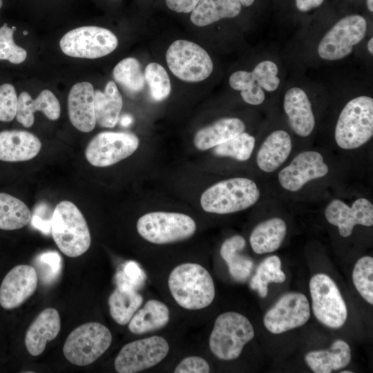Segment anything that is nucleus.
Wrapping results in <instances>:
<instances>
[{
  "label": "nucleus",
  "mask_w": 373,
  "mask_h": 373,
  "mask_svg": "<svg viewBox=\"0 0 373 373\" xmlns=\"http://www.w3.org/2000/svg\"><path fill=\"white\" fill-rule=\"evenodd\" d=\"M171 294L182 307L197 310L210 305L215 297V287L209 271L196 263L175 267L168 279Z\"/></svg>",
  "instance_id": "nucleus-1"
},
{
  "label": "nucleus",
  "mask_w": 373,
  "mask_h": 373,
  "mask_svg": "<svg viewBox=\"0 0 373 373\" xmlns=\"http://www.w3.org/2000/svg\"><path fill=\"white\" fill-rule=\"evenodd\" d=\"M51 233L58 249L66 256L76 258L86 253L91 243L86 219L75 204L61 201L51 218Z\"/></svg>",
  "instance_id": "nucleus-2"
},
{
  "label": "nucleus",
  "mask_w": 373,
  "mask_h": 373,
  "mask_svg": "<svg viewBox=\"0 0 373 373\" xmlns=\"http://www.w3.org/2000/svg\"><path fill=\"white\" fill-rule=\"evenodd\" d=\"M260 195V190L253 180L233 178L217 182L204 191L200 204L207 212L227 214L250 207L258 201Z\"/></svg>",
  "instance_id": "nucleus-3"
},
{
  "label": "nucleus",
  "mask_w": 373,
  "mask_h": 373,
  "mask_svg": "<svg viewBox=\"0 0 373 373\" xmlns=\"http://www.w3.org/2000/svg\"><path fill=\"white\" fill-rule=\"evenodd\" d=\"M373 135V99L359 96L341 111L335 128V140L343 149H357Z\"/></svg>",
  "instance_id": "nucleus-4"
},
{
  "label": "nucleus",
  "mask_w": 373,
  "mask_h": 373,
  "mask_svg": "<svg viewBox=\"0 0 373 373\" xmlns=\"http://www.w3.org/2000/svg\"><path fill=\"white\" fill-rule=\"evenodd\" d=\"M254 337V329L249 319L234 312L219 315L209 337L212 353L222 361H231L241 354L244 346Z\"/></svg>",
  "instance_id": "nucleus-5"
},
{
  "label": "nucleus",
  "mask_w": 373,
  "mask_h": 373,
  "mask_svg": "<svg viewBox=\"0 0 373 373\" xmlns=\"http://www.w3.org/2000/svg\"><path fill=\"white\" fill-rule=\"evenodd\" d=\"M112 334L105 325L97 322L82 324L67 337L63 352L71 363L84 366L93 363L110 347Z\"/></svg>",
  "instance_id": "nucleus-6"
},
{
  "label": "nucleus",
  "mask_w": 373,
  "mask_h": 373,
  "mask_svg": "<svg viewBox=\"0 0 373 373\" xmlns=\"http://www.w3.org/2000/svg\"><path fill=\"white\" fill-rule=\"evenodd\" d=\"M138 233L157 245L182 241L191 237L196 224L190 216L180 213L155 211L146 213L137 222Z\"/></svg>",
  "instance_id": "nucleus-7"
},
{
  "label": "nucleus",
  "mask_w": 373,
  "mask_h": 373,
  "mask_svg": "<svg viewBox=\"0 0 373 373\" xmlns=\"http://www.w3.org/2000/svg\"><path fill=\"white\" fill-rule=\"evenodd\" d=\"M166 59L172 73L186 82H202L213 69L207 52L197 44L187 40H176L169 47Z\"/></svg>",
  "instance_id": "nucleus-8"
},
{
  "label": "nucleus",
  "mask_w": 373,
  "mask_h": 373,
  "mask_svg": "<svg viewBox=\"0 0 373 373\" xmlns=\"http://www.w3.org/2000/svg\"><path fill=\"white\" fill-rule=\"evenodd\" d=\"M117 37L109 30L95 26H82L68 31L59 41L62 52L70 57L96 59L115 50Z\"/></svg>",
  "instance_id": "nucleus-9"
},
{
  "label": "nucleus",
  "mask_w": 373,
  "mask_h": 373,
  "mask_svg": "<svg viewBox=\"0 0 373 373\" xmlns=\"http://www.w3.org/2000/svg\"><path fill=\"white\" fill-rule=\"evenodd\" d=\"M309 291L317 320L331 328L342 327L347 320V309L334 280L325 274H317L309 281Z\"/></svg>",
  "instance_id": "nucleus-10"
},
{
  "label": "nucleus",
  "mask_w": 373,
  "mask_h": 373,
  "mask_svg": "<svg viewBox=\"0 0 373 373\" xmlns=\"http://www.w3.org/2000/svg\"><path fill=\"white\" fill-rule=\"evenodd\" d=\"M367 30L365 19L350 15L341 19L321 40L319 56L329 61L341 59L349 55L353 47L364 38Z\"/></svg>",
  "instance_id": "nucleus-11"
},
{
  "label": "nucleus",
  "mask_w": 373,
  "mask_h": 373,
  "mask_svg": "<svg viewBox=\"0 0 373 373\" xmlns=\"http://www.w3.org/2000/svg\"><path fill=\"white\" fill-rule=\"evenodd\" d=\"M169 345L162 336H153L126 344L115 358L119 373H135L150 368L168 354Z\"/></svg>",
  "instance_id": "nucleus-12"
},
{
  "label": "nucleus",
  "mask_w": 373,
  "mask_h": 373,
  "mask_svg": "<svg viewBox=\"0 0 373 373\" xmlns=\"http://www.w3.org/2000/svg\"><path fill=\"white\" fill-rule=\"evenodd\" d=\"M139 146L137 136L126 132H102L86 148L85 156L93 166L106 167L132 155Z\"/></svg>",
  "instance_id": "nucleus-13"
},
{
  "label": "nucleus",
  "mask_w": 373,
  "mask_h": 373,
  "mask_svg": "<svg viewBox=\"0 0 373 373\" xmlns=\"http://www.w3.org/2000/svg\"><path fill=\"white\" fill-rule=\"evenodd\" d=\"M310 317L307 297L298 292L284 294L265 314V327L273 334H281L305 325Z\"/></svg>",
  "instance_id": "nucleus-14"
},
{
  "label": "nucleus",
  "mask_w": 373,
  "mask_h": 373,
  "mask_svg": "<svg viewBox=\"0 0 373 373\" xmlns=\"http://www.w3.org/2000/svg\"><path fill=\"white\" fill-rule=\"evenodd\" d=\"M328 171V166L320 153L307 151L297 155L288 166L279 172L278 178L285 189L296 191L308 182L324 177Z\"/></svg>",
  "instance_id": "nucleus-15"
},
{
  "label": "nucleus",
  "mask_w": 373,
  "mask_h": 373,
  "mask_svg": "<svg viewBox=\"0 0 373 373\" xmlns=\"http://www.w3.org/2000/svg\"><path fill=\"white\" fill-rule=\"evenodd\" d=\"M327 220L338 227L343 237L350 236L355 225L373 224V204L366 198L356 200L352 207L338 199L332 200L325 211Z\"/></svg>",
  "instance_id": "nucleus-16"
},
{
  "label": "nucleus",
  "mask_w": 373,
  "mask_h": 373,
  "mask_svg": "<svg viewBox=\"0 0 373 373\" xmlns=\"http://www.w3.org/2000/svg\"><path fill=\"white\" fill-rule=\"evenodd\" d=\"M38 276L34 267L19 265L8 272L0 286V305L6 309L16 308L37 289Z\"/></svg>",
  "instance_id": "nucleus-17"
},
{
  "label": "nucleus",
  "mask_w": 373,
  "mask_h": 373,
  "mask_svg": "<svg viewBox=\"0 0 373 373\" xmlns=\"http://www.w3.org/2000/svg\"><path fill=\"white\" fill-rule=\"evenodd\" d=\"M68 117L72 124L79 131L88 133L96 125L95 114V90L87 82L75 84L68 97Z\"/></svg>",
  "instance_id": "nucleus-18"
},
{
  "label": "nucleus",
  "mask_w": 373,
  "mask_h": 373,
  "mask_svg": "<svg viewBox=\"0 0 373 373\" xmlns=\"http://www.w3.org/2000/svg\"><path fill=\"white\" fill-rule=\"evenodd\" d=\"M60 328V316L56 309L49 307L41 312L26 333L25 345L29 354L34 356L40 355L47 343L57 337Z\"/></svg>",
  "instance_id": "nucleus-19"
},
{
  "label": "nucleus",
  "mask_w": 373,
  "mask_h": 373,
  "mask_svg": "<svg viewBox=\"0 0 373 373\" xmlns=\"http://www.w3.org/2000/svg\"><path fill=\"white\" fill-rule=\"evenodd\" d=\"M41 143L34 134L21 130L0 132V160L22 162L35 157L40 151Z\"/></svg>",
  "instance_id": "nucleus-20"
},
{
  "label": "nucleus",
  "mask_w": 373,
  "mask_h": 373,
  "mask_svg": "<svg viewBox=\"0 0 373 373\" xmlns=\"http://www.w3.org/2000/svg\"><path fill=\"white\" fill-rule=\"evenodd\" d=\"M283 106L292 130L301 137L309 135L314 130L315 119L305 92L298 87L290 88L285 93Z\"/></svg>",
  "instance_id": "nucleus-21"
},
{
  "label": "nucleus",
  "mask_w": 373,
  "mask_h": 373,
  "mask_svg": "<svg viewBox=\"0 0 373 373\" xmlns=\"http://www.w3.org/2000/svg\"><path fill=\"white\" fill-rule=\"evenodd\" d=\"M42 112L50 120H57L60 116V104L54 93L49 90H42L33 99L27 92H22L17 101L16 118L18 122L26 128L34 124V113Z\"/></svg>",
  "instance_id": "nucleus-22"
},
{
  "label": "nucleus",
  "mask_w": 373,
  "mask_h": 373,
  "mask_svg": "<svg viewBox=\"0 0 373 373\" xmlns=\"http://www.w3.org/2000/svg\"><path fill=\"white\" fill-rule=\"evenodd\" d=\"M245 130V125L241 119L222 118L197 131L193 143L197 149L206 151L231 140Z\"/></svg>",
  "instance_id": "nucleus-23"
},
{
  "label": "nucleus",
  "mask_w": 373,
  "mask_h": 373,
  "mask_svg": "<svg viewBox=\"0 0 373 373\" xmlns=\"http://www.w3.org/2000/svg\"><path fill=\"white\" fill-rule=\"evenodd\" d=\"M291 147V137L286 131H274L266 138L258 152V167L267 173L274 171L287 159Z\"/></svg>",
  "instance_id": "nucleus-24"
},
{
  "label": "nucleus",
  "mask_w": 373,
  "mask_h": 373,
  "mask_svg": "<svg viewBox=\"0 0 373 373\" xmlns=\"http://www.w3.org/2000/svg\"><path fill=\"white\" fill-rule=\"evenodd\" d=\"M305 360L315 373H330L345 367L351 361V350L343 340H336L327 350L307 353Z\"/></svg>",
  "instance_id": "nucleus-25"
},
{
  "label": "nucleus",
  "mask_w": 373,
  "mask_h": 373,
  "mask_svg": "<svg viewBox=\"0 0 373 373\" xmlns=\"http://www.w3.org/2000/svg\"><path fill=\"white\" fill-rule=\"evenodd\" d=\"M286 233L285 222L281 218H273L254 228L249 242L253 251L258 254L271 253L280 247Z\"/></svg>",
  "instance_id": "nucleus-26"
},
{
  "label": "nucleus",
  "mask_w": 373,
  "mask_h": 373,
  "mask_svg": "<svg viewBox=\"0 0 373 373\" xmlns=\"http://www.w3.org/2000/svg\"><path fill=\"white\" fill-rule=\"evenodd\" d=\"M241 9L239 0H199L190 12V19L197 26H205L224 18L236 17Z\"/></svg>",
  "instance_id": "nucleus-27"
},
{
  "label": "nucleus",
  "mask_w": 373,
  "mask_h": 373,
  "mask_svg": "<svg viewBox=\"0 0 373 373\" xmlns=\"http://www.w3.org/2000/svg\"><path fill=\"white\" fill-rule=\"evenodd\" d=\"M122 97L113 81L106 85L104 91L95 90V114L96 123L104 128L114 127L119 119Z\"/></svg>",
  "instance_id": "nucleus-28"
},
{
  "label": "nucleus",
  "mask_w": 373,
  "mask_h": 373,
  "mask_svg": "<svg viewBox=\"0 0 373 373\" xmlns=\"http://www.w3.org/2000/svg\"><path fill=\"white\" fill-rule=\"evenodd\" d=\"M170 317L168 307L162 302L151 299L138 309L128 323V329L135 334H142L164 327Z\"/></svg>",
  "instance_id": "nucleus-29"
},
{
  "label": "nucleus",
  "mask_w": 373,
  "mask_h": 373,
  "mask_svg": "<svg viewBox=\"0 0 373 373\" xmlns=\"http://www.w3.org/2000/svg\"><path fill=\"white\" fill-rule=\"evenodd\" d=\"M245 245V239L236 235L225 240L220 250L221 257L227 264L229 274L238 282L246 281L254 267L251 258L240 254Z\"/></svg>",
  "instance_id": "nucleus-30"
},
{
  "label": "nucleus",
  "mask_w": 373,
  "mask_h": 373,
  "mask_svg": "<svg viewBox=\"0 0 373 373\" xmlns=\"http://www.w3.org/2000/svg\"><path fill=\"white\" fill-rule=\"evenodd\" d=\"M110 314L120 325L129 323L142 304L143 298L137 291L117 287L108 298Z\"/></svg>",
  "instance_id": "nucleus-31"
},
{
  "label": "nucleus",
  "mask_w": 373,
  "mask_h": 373,
  "mask_svg": "<svg viewBox=\"0 0 373 373\" xmlns=\"http://www.w3.org/2000/svg\"><path fill=\"white\" fill-rule=\"evenodd\" d=\"M32 215L21 200L6 193H0V229L16 230L28 225Z\"/></svg>",
  "instance_id": "nucleus-32"
},
{
  "label": "nucleus",
  "mask_w": 373,
  "mask_h": 373,
  "mask_svg": "<svg viewBox=\"0 0 373 373\" xmlns=\"http://www.w3.org/2000/svg\"><path fill=\"white\" fill-rule=\"evenodd\" d=\"M285 279L286 275L281 269L280 259L274 255L260 263L249 285L252 289L258 291L260 297L265 298L267 295L269 283H281Z\"/></svg>",
  "instance_id": "nucleus-33"
},
{
  "label": "nucleus",
  "mask_w": 373,
  "mask_h": 373,
  "mask_svg": "<svg viewBox=\"0 0 373 373\" xmlns=\"http://www.w3.org/2000/svg\"><path fill=\"white\" fill-rule=\"evenodd\" d=\"M113 77L132 93L140 92L144 87V74L140 63L134 57H127L120 61L113 69Z\"/></svg>",
  "instance_id": "nucleus-34"
},
{
  "label": "nucleus",
  "mask_w": 373,
  "mask_h": 373,
  "mask_svg": "<svg viewBox=\"0 0 373 373\" xmlns=\"http://www.w3.org/2000/svg\"><path fill=\"white\" fill-rule=\"evenodd\" d=\"M230 86L240 91L243 100L251 105H259L265 100L263 89L259 85L252 72L238 70L229 77Z\"/></svg>",
  "instance_id": "nucleus-35"
},
{
  "label": "nucleus",
  "mask_w": 373,
  "mask_h": 373,
  "mask_svg": "<svg viewBox=\"0 0 373 373\" xmlns=\"http://www.w3.org/2000/svg\"><path fill=\"white\" fill-rule=\"evenodd\" d=\"M255 142L254 137L242 132L231 140L213 147V152L217 156L231 157L239 161H245L251 157Z\"/></svg>",
  "instance_id": "nucleus-36"
},
{
  "label": "nucleus",
  "mask_w": 373,
  "mask_h": 373,
  "mask_svg": "<svg viewBox=\"0 0 373 373\" xmlns=\"http://www.w3.org/2000/svg\"><path fill=\"white\" fill-rule=\"evenodd\" d=\"M144 77L155 101L160 102L169 97L171 90V82L162 65L155 62L149 64L145 68Z\"/></svg>",
  "instance_id": "nucleus-37"
},
{
  "label": "nucleus",
  "mask_w": 373,
  "mask_h": 373,
  "mask_svg": "<svg viewBox=\"0 0 373 373\" xmlns=\"http://www.w3.org/2000/svg\"><path fill=\"white\" fill-rule=\"evenodd\" d=\"M352 280L361 296L373 304V258L363 256L358 260L352 272Z\"/></svg>",
  "instance_id": "nucleus-38"
},
{
  "label": "nucleus",
  "mask_w": 373,
  "mask_h": 373,
  "mask_svg": "<svg viewBox=\"0 0 373 373\" xmlns=\"http://www.w3.org/2000/svg\"><path fill=\"white\" fill-rule=\"evenodd\" d=\"M146 274L136 262L130 260L123 264L115 276L117 287L137 291L146 280Z\"/></svg>",
  "instance_id": "nucleus-39"
},
{
  "label": "nucleus",
  "mask_w": 373,
  "mask_h": 373,
  "mask_svg": "<svg viewBox=\"0 0 373 373\" xmlns=\"http://www.w3.org/2000/svg\"><path fill=\"white\" fill-rule=\"evenodd\" d=\"M15 29V27L9 28L6 23L0 28V59L18 64L26 59L27 52L15 43L13 33Z\"/></svg>",
  "instance_id": "nucleus-40"
},
{
  "label": "nucleus",
  "mask_w": 373,
  "mask_h": 373,
  "mask_svg": "<svg viewBox=\"0 0 373 373\" xmlns=\"http://www.w3.org/2000/svg\"><path fill=\"white\" fill-rule=\"evenodd\" d=\"M251 72L262 89L271 92L278 88L280 79L277 77L278 69L274 62L262 61Z\"/></svg>",
  "instance_id": "nucleus-41"
},
{
  "label": "nucleus",
  "mask_w": 373,
  "mask_h": 373,
  "mask_svg": "<svg viewBox=\"0 0 373 373\" xmlns=\"http://www.w3.org/2000/svg\"><path fill=\"white\" fill-rule=\"evenodd\" d=\"M18 97L10 84L0 86V121L10 122L16 116Z\"/></svg>",
  "instance_id": "nucleus-42"
},
{
  "label": "nucleus",
  "mask_w": 373,
  "mask_h": 373,
  "mask_svg": "<svg viewBox=\"0 0 373 373\" xmlns=\"http://www.w3.org/2000/svg\"><path fill=\"white\" fill-rule=\"evenodd\" d=\"M209 363L204 358L192 356L184 358L175 367V373H208Z\"/></svg>",
  "instance_id": "nucleus-43"
},
{
  "label": "nucleus",
  "mask_w": 373,
  "mask_h": 373,
  "mask_svg": "<svg viewBox=\"0 0 373 373\" xmlns=\"http://www.w3.org/2000/svg\"><path fill=\"white\" fill-rule=\"evenodd\" d=\"M37 260L44 265V268L48 267L45 273L46 281L52 280L57 276L61 268V258L57 252H45L41 254Z\"/></svg>",
  "instance_id": "nucleus-44"
},
{
  "label": "nucleus",
  "mask_w": 373,
  "mask_h": 373,
  "mask_svg": "<svg viewBox=\"0 0 373 373\" xmlns=\"http://www.w3.org/2000/svg\"><path fill=\"white\" fill-rule=\"evenodd\" d=\"M199 0H165L167 7L178 13H190Z\"/></svg>",
  "instance_id": "nucleus-45"
},
{
  "label": "nucleus",
  "mask_w": 373,
  "mask_h": 373,
  "mask_svg": "<svg viewBox=\"0 0 373 373\" xmlns=\"http://www.w3.org/2000/svg\"><path fill=\"white\" fill-rule=\"evenodd\" d=\"M324 0H296V7L300 12H308L319 7Z\"/></svg>",
  "instance_id": "nucleus-46"
},
{
  "label": "nucleus",
  "mask_w": 373,
  "mask_h": 373,
  "mask_svg": "<svg viewBox=\"0 0 373 373\" xmlns=\"http://www.w3.org/2000/svg\"><path fill=\"white\" fill-rule=\"evenodd\" d=\"M133 122V117L130 115H124L120 118V124L123 126H128Z\"/></svg>",
  "instance_id": "nucleus-47"
},
{
  "label": "nucleus",
  "mask_w": 373,
  "mask_h": 373,
  "mask_svg": "<svg viewBox=\"0 0 373 373\" xmlns=\"http://www.w3.org/2000/svg\"><path fill=\"white\" fill-rule=\"evenodd\" d=\"M241 5L244 6H251L255 0H239Z\"/></svg>",
  "instance_id": "nucleus-48"
},
{
  "label": "nucleus",
  "mask_w": 373,
  "mask_h": 373,
  "mask_svg": "<svg viewBox=\"0 0 373 373\" xmlns=\"http://www.w3.org/2000/svg\"><path fill=\"white\" fill-rule=\"evenodd\" d=\"M367 49L370 54H373V38L372 37L367 43Z\"/></svg>",
  "instance_id": "nucleus-49"
},
{
  "label": "nucleus",
  "mask_w": 373,
  "mask_h": 373,
  "mask_svg": "<svg viewBox=\"0 0 373 373\" xmlns=\"http://www.w3.org/2000/svg\"><path fill=\"white\" fill-rule=\"evenodd\" d=\"M367 6L370 12H373V0H367Z\"/></svg>",
  "instance_id": "nucleus-50"
},
{
  "label": "nucleus",
  "mask_w": 373,
  "mask_h": 373,
  "mask_svg": "<svg viewBox=\"0 0 373 373\" xmlns=\"http://www.w3.org/2000/svg\"><path fill=\"white\" fill-rule=\"evenodd\" d=\"M341 373H352L353 372H352V371L346 370V371H341Z\"/></svg>",
  "instance_id": "nucleus-51"
},
{
  "label": "nucleus",
  "mask_w": 373,
  "mask_h": 373,
  "mask_svg": "<svg viewBox=\"0 0 373 373\" xmlns=\"http://www.w3.org/2000/svg\"><path fill=\"white\" fill-rule=\"evenodd\" d=\"M3 5V1L0 0V8L2 7Z\"/></svg>",
  "instance_id": "nucleus-52"
},
{
  "label": "nucleus",
  "mask_w": 373,
  "mask_h": 373,
  "mask_svg": "<svg viewBox=\"0 0 373 373\" xmlns=\"http://www.w3.org/2000/svg\"><path fill=\"white\" fill-rule=\"evenodd\" d=\"M28 31H26V30L23 31V34L24 35H28Z\"/></svg>",
  "instance_id": "nucleus-53"
}]
</instances>
